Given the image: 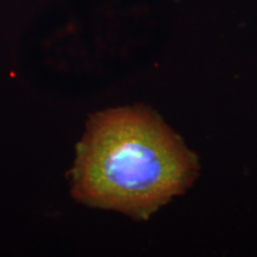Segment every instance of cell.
Listing matches in <instances>:
<instances>
[{"label": "cell", "mask_w": 257, "mask_h": 257, "mask_svg": "<svg viewBox=\"0 0 257 257\" xmlns=\"http://www.w3.org/2000/svg\"><path fill=\"white\" fill-rule=\"evenodd\" d=\"M198 156L143 105L89 115L76 146L72 195L89 207L147 220L197 180Z\"/></svg>", "instance_id": "1"}]
</instances>
